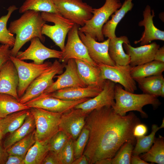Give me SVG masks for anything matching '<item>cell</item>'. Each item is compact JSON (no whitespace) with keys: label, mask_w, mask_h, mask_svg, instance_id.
<instances>
[{"label":"cell","mask_w":164,"mask_h":164,"mask_svg":"<svg viewBox=\"0 0 164 164\" xmlns=\"http://www.w3.org/2000/svg\"><path fill=\"white\" fill-rule=\"evenodd\" d=\"M141 123L133 112L124 116L117 113L111 106L95 109L87 116L85 126L89 136L83 155L90 164L113 158L126 142H135V126Z\"/></svg>","instance_id":"6da1fadb"},{"label":"cell","mask_w":164,"mask_h":164,"mask_svg":"<svg viewBox=\"0 0 164 164\" xmlns=\"http://www.w3.org/2000/svg\"><path fill=\"white\" fill-rule=\"evenodd\" d=\"M18 19L11 22L8 28L12 33L16 34L14 45L11 50V55L16 56L23 46L35 37L44 42L45 38L41 33L42 28L46 22L40 12L28 10Z\"/></svg>","instance_id":"7a4b0ae2"},{"label":"cell","mask_w":164,"mask_h":164,"mask_svg":"<svg viewBox=\"0 0 164 164\" xmlns=\"http://www.w3.org/2000/svg\"><path fill=\"white\" fill-rule=\"evenodd\" d=\"M114 100L115 104L112 108L117 113L121 116L125 115L128 112L134 111L139 112L142 117L146 118L147 114L142 109L144 106L151 104L155 108L161 104L156 97L127 91L119 84H115Z\"/></svg>","instance_id":"3957f363"},{"label":"cell","mask_w":164,"mask_h":164,"mask_svg":"<svg viewBox=\"0 0 164 164\" xmlns=\"http://www.w3.org/2000/svg\"><path fill=\"white\" fill-rule=\"evenodd\" d=\"M122 5L120 0H105L101 7L93 8L92 17L86 22L83 26L80 27L78 31L88 34L98 42L103 41L104 37L102 32L103 26Z\"/></svg>","instance_id":"277c9868"},{"label":"cell","mask_w":164,"mask_h":164,"mask_svg":"<svg viewBox=\"0 0 164 164\" xmlns=\"http://www.w3.org/2000/svg\"><path fill=\"white\" fill-rule=\"evenodd\" d=\"M41 15L46 22H52L54 24L50 25L45 23L42 28V34L50 38L61 51H63L66 36L74 23L59 13L42 12Z\"/></svg>","instance_id":"5b68a950"},{"label":"cell","mask_w":164,"mask_h":164,"mask_svg":"<svg viewBox=\"0 0 164 164\" xmlns=\"http://www.w3.org/2000/svg\"><path fill=\"white\" fill-rule=\"evenodd\" d=\"M30 110L35 120L36 139L39 141H49L59 131L62 113L52 112L37 108H31Z\"/></svg>","instance_id":"8992f818"},{"label":"cell","mask_w":164,"mask_h":164,"mask_svg":"<svg viewBox=\"0 0 164 164\" xmlns=\"http://www.w3.org/2000/svg\"><path fill=\"white\" fill-rule=\"evenodd\" d=\"M58 13L79 26L93 16V8L82 0H53Z\"/></svg>","instance_id":"52a82bcc"},{"label":"cell","mask_w":164,"mask_h":164,"mask_svg":"<svg viewBox=\"0 0 164 164\" xmlns=\"http://www.w3.org/2000/svg\"><path fill=\"white\" fill-rule=\"evenodd\" d=\"M64 64L56 60L30 84L19 102L24 104L41 94L54 82L53 78L63 73Z\"/></svg>","instance_id":"ba28073f"},{"label":"cell","mask_w":164,"mask_h":164,"mask_svg":"<svg viewBox=\"0 0 164 164\" xmlns=\"http://www.w3.org/2000/svg\"><path fill=\"white\" fill-rule=\"evenodd\" d=\"M9 59L14 63L17 71L19 78L17 93L19 98L32 82L52 64L49 61L40 64L27 63L11 55Z\"/></svg>","instance_id":"9c48e42d"},{"label":"cell","mask_w":164,"mask_h":164,"mask_svg":"<svg viewBox=\"0 0 164 164\" xmlns=\"http://www.w3.org/2000/svg\"><path fill=\"white\" fill-rule=\"evenodd\" d=\"M79 27L74 24L68 32L67 42L59 61L64 64L70 59H78L97 66L98 65L90 57L86 46L80 38L78 33Z\"/></svg>","instance_id":"30bf717a"},{"label":"cell","mask_w":164,"mask_h":164,"mask_svg":"<svg viewBox=\"0 0 164 164\" xmlns=\"http://www.w3.org/2000/svg\"><path fill=\"white\" fill-rule=\"evenodd\" d=\"M102 79L109 80L123 86L126 91L134 93L137 89L136 82L132 78L131 71L132 67L129 64L113 66L98 65Z\"/></svg>","instance_id":"8fae6325"},{"label":"cell","mask_w":164,"mask_h":164,"mask_svg":"<svg viewBox=\"0 0 164 164\" xmlns=\"http://www.w3.org/2000/svg\"><path fill=\"white\" fill-rule=\"evenodd\" d=\"M89 98L69 101L51 97L48 94H41L24 104L30 108H39L52 112L63 113Z\"/></svg>","instance_id":"7c38bea8"},{"label":"cell","mask_w":164,"mask_h":164,"mask_svg":"<svg viewBox=\"0 0 164 164\" xmlns=\"http://www.w3.org/2000/svg\"><path fill=\"white\" fill-rule=\"evenodd\" d=\"M30 44L24 51H19L16 57L24 60H31L37 64L43 63L46 59L51 58L60 59L63 52L50 49L43 44L40 39L35 37L30 40Z\"/></svg>","instance_id":"4fadbf2b"},{"label":"cell","mask_w":164,"mask_h":164,"mask_svg":"<svg viewBox=\"0 0 164 164\" xmlns=\"http://www.w3.org/2000/svg\"><path fill=\"white\" fill-rule=\"evenodd\" d=\"M65 64L64 72L60 75H56L54 77L57 78V80L41 94H47L68 87H87L79 75L75 60L70 59Z\"/></svg>","instance_id":"5bb4252c"},{"label":"cell","mask_w":164,"mask_h":164,"mask_svg":"<svg viewBox=\"0 0 164 164\" xmlns=\"http://www.w3.org/2000/svg\"><path fill=\"white\" fill-rule=\"evenodd\" d=\"M78 34L86 46L91 58L97 65L104 64L113 66L116 64L111 59L108 53L110 39L103 42L97 41L89 35L78 31Z\"/></svg>","instance_id":"9a60e30c"},{"label":"cell","mask_w":164,"mask_h":164,"mask_svg":"<svg viewBox=\"0 0 164 164\" xmlns=\"http://www.w3.org/2000/svg\"><path fill=\"white\" fill-rule=\"evenodd\" d=\"M88 114L80 109L75 108L62 113L59 130L63 132L70 138L75 140L84 127Z\"/></svg>","instance_id":"2e32d148"},{"label":"cell","mask_w":164,"mask_h":164,"mask_svg":"<svg viewBox=\"0 0 164 164\" xmlns=\"http://www.w3.org/2000/svg\"><path fill=\"white\" fill-rule=\"evenodd\" d=\"M115 83L105 80L101 91L95 97L77 105L74 108L82 110L89 114L92 111L107 106L113 107L115 104L114 88Z\"/></svg>","instance_id":"e0dca14e"},{"label":"cell","mask_w":164,"mask_h":164,"mask_svg":"<svg viewBox=\"0 0 164 164\" xmlns=\"http://www.w3.org/2000/svg\"><path fill=\"white\" fill-rule=\"evenodd\" d=\"M143 19L140 21L138 25L144 26V30L140 39L135 41V44L140 43L141 45L149 44L152 41L155 40H164V31L160 30L154 25L153 18L155 13L149 5L146 6L143 12Z\"/></svg>","instance_id":"ac0fdd59"},{"label":"cell","mask_w":164,"mask_h":164,"mask_svg":"<svg viewBox=\"0 0 164 164\" xmlns=\"http://www.w3.org/2000/svg\"><path fill=\"white\" fill-rule=\"evenodd\" d=\"M123 46L126 53L130 56L129 65L132 67L154 60L155 53L160 47L155 42L136 47L127 43H123Z\"/></svg>","instance_id":"d6986e66"},{"label":"cell","mask_w":164,"mask_h":164,"mask_svg":"<svg viewBox=\"0 0 164 164\" xmlns=\"http://www.w3.org/2000/svg\"><path fill=\"white\" fill-rule=\"evenodd\" d=\"M19 78L16 68L9 59L3 65L0 71V93L11 95L18 101L17 93Z\"/></svg>","instance_id":"ffe728a7"},{"label":"cell","mask_w":164,"mask_h":164,"mask_svg":"<svg viewBox=\"0 0 164 164\" xmlns=\"http://www.w3.org/2000/svg\"><path fill=\"white\" fill-rule=\"evenodd\" d=\"M103 87V86L70 87L60 89L47 94L64 100L76 101L94 97L101 91Z\"/></svg>","instance_id":"44dd1931"},{"label":"cell","mask_w":164,"mask_h":164,"mask_svg":"<svg viewBox=\"0 0 164 164\" xmlns=\"http://www.w3.org/2000/svg\"><path fill=\"white\" fill-rule=\"evenodd\" d=\"M75 60L79 75L86 86H103L105 80L101 77L98 66H94L79 60Z\"/></svg>","instance_id":"7402d4cb"},{"label":"cell","mask_w":164,"mask_h":164,"mask_svg":"<svg viewBox=\"0 0 164 164\" xmlns=\"http://www.w3.org/2000/svg\"><path fill=\"white\" fill-rule=\"evenodd\" d=\"M124 43L130 44L128 38L125 36L110 39L109 54L116 65H127L129 64L130 57L124 50L123 46Z\"/></svg>","instance_id":"603a6c76"},{"label":"cell","mask_w":164,"mask_h":164,"mask_svg":"<svg viewBox=\"0 0 164 164\" xmlns=\"http://www.w3.org/2000/svg\"><path fill=\"white\" fill-rule=\"evenodd\" d=\"M132 1L125 0L121 7L111 15V19L103 25L102 32L104 37L110 39L117 37L115 34L116 27L127 13L133 8Z\"/></svg>","instance_id":"cb8c5ba5"},{"label":"cell","mask_w":164,"mask_h":164,"mask_svg":"<svg viewBox=\"0 0 164 164\" xmlns=\"http://www.w3.org/2000/svg\"><path fill=\"white\" fill-rule=\"evenodd\" d=\"M30 109L17 111L0 119V129L3 135L13 132L22 125L30 113Z\"/></svg>","instance_id":"d4e9b609"},{"label":"cell","mask_w":164,"mask_h":164,"mask_svg":"<svg viewBox=\"0 0 164 164\" xmlns=\"http://www.w3.org/2000/svg\"><path fill=\"white\" fill-rule=\"evenodd\" d=\"M35 128L34 118L30 112L22 125L14 132L10 133L5 138L3 143L4 148L6 150L15 143L32 132Z\"/></svg>","instance_id":"484cf974"},{"label":"cell","mask_w":164,"mask_h":164,"mask_svg":"<svg viewBox=\"0 0 164 164\" xmlns=\"http://www.w3.org/2000/svg\"><path fill=\"white\" fill-rule=\"evenodd\" d=\"M164 71V63L153 60L139 65L132 67L131 74L135 80L162 74Z\"/></svg>","instance_id":"4316f807"},{"label":"cell","mask_w":164,"mask_h":164,"mask_svg":"<svg viewBox=\"0 0 164 164\" xmlns=\"http://www.w3.org/2000/svg\"><path fill=\"white\" fill-rule=\"evenodd\" d=\"M50 151L49 141H36L27 152L24 158V164H42Z\"/></svg>","instance_id":"83f0119b"},{"label":"cell","mask_w":164,"mask_h":164,"mask_svg":"<svg viewBox=\"0 0 164 164\" xmlns=\"http://www.w3.org/2000/svg\"><path fill=\"white\" fill-rule=\"evenodd\" d=\"M143 93L157 97L160 96V91L164 83L162 74L135 80Z\"/></svg>","instance_id":"f1b7e54d"},{"label":"cell","mask_w":164,"mask_h":164,"mask_svg":"<svg viewBox=\"0 0 164 164\" xmlns=\"http://www.w3.org/2000/svg\"><path fill=\"white\" fill-rule=\"evenodd\" d=\"M30 108L13 96L0 93V119L12 113Z\"/></svg>","instance_id":"f546056e"},{"label":"cell","mask_w":164,"mask_h":164,"mask_svg":"<svg viewBox=\"0 0 164 164\" xmlns=\"http://www.w3.org/2000/svg\"><path fill=\"white\" fill-rule=\"evenodd\" d=\"M135 142L128 141L121 146L118 153L112 158L101 160L96 164H130Z\"/></svg>","instance_id":"4dcf8cb0"},{"label":"cell","mask_w":164,"mask_h":164,"mask_svg":"<svg viewBox=\"0 0 164 164\" xmlns=\"http://www.w3.org/2000/svg\"><path fill=\"white\" fill-rule=\"evenodd\" d=\"M153 145L140 158L147 162L164 164V138L161 135L155 138Z\"/></svg>","instance_id":"1f68e13d"},{"label":"cell","mask_w":164,"mask_h":164,"mask_svg":"<svg viewBox=\"0 0 164 164\" xmlns=\"http://www.w3.org/2000/svg\"><path fill=\"white\" fill-rule=\"evenodd\" d=\"M28 10L58 13L53 0H26L20 7L19 12L23 13Z\"/></svg>","instance_id":"d6a6232c"},{"label":"cell","mask_w":164,"mask_h":164,"mask_svg":"<svg viewBox=\"0 0 164 164\" xmlns=\"http://www.w3.org/2000/svg\"><path fill=\"white\" fill-rule=\"evenodd\" d=\"M36 139L35 129L10 146L6 150L7 152L9 155H17L25 158L29 150L35 142Z\"/></svg>","instance_id":"836d02e7"},{"label":"cell","mask_w":164,"mask_h":164,"mask_svg":"<svg viewBox=\"0 0 164 164\" xmlns=\"http://www.w3.org/2000/svg\"><path fill=\"white\" fill-rule=\"evenodd\" d=\"M18 8L14 5L10 6L7 9L8 13L0 18V43L7 44L12 47L15 44V37L14 34L11 33L7 27L8 21L12 13Z\"/></svg>","instance_id":"e575fe53"},{"label":"cell","mask_w":164,"mask_h":164,"mask_svg":"<svg viewBox=\"0 0 164 164\" xmlns=\"http://www.w3.org/2000/svg\"><path fill=\"white\" fill-rule=\"evenodd\" d=\"M160 129L156 125L153 124L149 135L136 138V144L133 150L132 155H139L142 153L148 151L154 142L156 132Z\"/></svg>","instance_id":"d590c367"},{"label":"cell","mask_w":164,"mask_h":164,"mask_svg":"<svg viewBox=\"0 0 164 164\" xmlns=\"http://www.w3.org/2000/svg\"><path fill=\"white\" fill-rule=\"evenodd\" d=\"M89 132L88 129L84 126L77 138L73 140L74 159L83 154L88 141Z\"/></svg>","instance_id":"8d00e7d4"},{"label":"cell","mask_w":164,"mask_h":164,"mask_svg":"<svg viewBox=\"0 0 164 164\" xmlns=\"http://www.w3.org/2000/svg\"><path fill=\"white\" fill-rule=\"evenodd\" d=\"M70 138L63 132L59 130L49 141L50 151L58 154Z\"/></svg>","instance_id":"74e56055"},{"label":"cell","mask_w":164,"mask_h":164,"mask_svg":"<svg viewBox=\"0 0 164 164\" xmlns=\"http://www.w3.org/2000/svg\"><path fill=\"white\" fill-rule=\"evenodd\" d=\"M60 164H72L74 160L73 140L70 138L58 154Z\"/></svg>","instance_id":"f35d334b"},{"label":"cell","mask_w":164,"mask_h":164,"mask_svg":"<svg viewBox=\"0 0 164 164\" xmlns=\"http://www.w3.org/2000/svg\"><path fill=\"white\" fill-rule=\"evenodd\" d=\"M10 48V46L7 44H2L0 47V71L4 63L9 59Z\"/></svg>","instance_id":"ab89813d"},{"label":"cell","mask_w":164,"mask_h":164,"mask_svg":"<svg viewBox=\"0 0 164 164\" xmlns=\"http://www.w3.org/2000/svg\"><path fill=\"white\" fill-rule=\"evenodd\" d=\"M42 164H60L58 154L49 151L44 159Z\"/></svg>","instance_id":"60d3db41"},{"label":"cell","mask_w":164,"mask_h":164,"mask_svg":"<svg viewBox=\"0 0 164 164\" xmlns=\"http://www.w3.org/2000/svg\"><path fill=\"white\" fill-rule=\"evenodd\" d=\"M148 132V128L144 124L138 123L134 127L133 130V135L136 138L145 135Z\"/></svg>","instance_id":"b9f144b4"},{"label":"cell","mask_w":164,"mask_h":164,"mask_svg":"<svg viewBox=\"0 0 164 164\" xmlns=\"http://www.w3.org/2000/svg\"><path fill=\"white\" fill-rule=\"evenodd\" d=\"M25 158L14 155H9L5 164H24Z\"/></svg>","instance_id":"7bdbcfd3"},{"label":"cell","mask_w":164,"mask_h":164,"mask_svg":"<svg viewBox=\"0 0 164 164\" xmlns=\"http://www.w3.org/2000/svg\"><path fill=\"white\" fill-rule=\"evenodd\" d=\"M9 154L3 147L0 140V164H5Z\"/></svg>","instance_id":"ee69618b"},{"label":"cell","mask_w":164,"mask_h":164,"mask_svg":"<svg viewBox=\"0 0 164 164\" xmlns=\"http://www.w3.org/2000/svg\"><path fill=\"white\" fill-rule=\"evenodd\" d=\"M154 60L164 63V47H159L155 53Z\"/></svg>","instance_id":"f6af8a7d"},{"label":"cell","mask_w":164,"mask_h":164,"mask_svg":"<svg viewBox=\"0 0 164 164\" xmlns=\"http://www.w3.org/2000/svg\"><path fill=\"white\" fill-rule=\"evenodd\" d=\"M131 164H149V163L142 159L139 155H132L130 161Z\"/></svg>","instance_id":"bcb514c9"},{"label":"cell","mask_w":164,"mask_h":164,"mask_svg":"<svg viewBox=\"0 0 164 164\" xmlns=\"http://www.w3.org/2000/svg\"><path fill=\"white\" fill-rule=\"evenodd\" d=\"M88 161L86 156L83 155L80 157L75 159L72 164H88Z\"/></svg>","instance_id":"7dc6e473"},{"label":"cell","mask_w":164,"mask_h":164,"mask_svg":"<svg viewBox=\"0 0 164 164\" xmlns=\"http://www.w3.org/2000/svg\"><path fill=\"white\" fill-rule=\"evenodd\" d=\"M160 96L164 97V83L162 85L160 91Z\"/></svg>","instance_id":"c3c4849f"},{"label":"cell","mask_w":164,"mask_h":164,"mask_svg":"<svg viewBox=\"0 0 164 164\" xmlns=\"http://www.w3.org/2000/svg\"><path fill=\"white\" fill-rule=\"evenodd\" d=\"M160 128H164V119H163L162 121V123L160 125V126L159 127Z\"/></svg>","instance_id":"681fc988"},{"label":"cell","mask_w":164,"mask_h":164,"mask_svg":"<svg viewBox=\"0 0 164 164\" xmlns=\"http://www.w3.org/2000/svg\"><path fill=\"white\" fill-rule=\"evenodd\" d=\"M3 136L4 135L2 134L1 131L0 129V140H1L2 139Z\"/></svg>","instance_id":"f907efd6"},{"label":"cell","mask_w":164,"mask_h":164,"mask_svg":"<svg viewBox=\"0 0 164 164\" xmlns=\"http://www.w3.org/2000/svg\"><path fill=\"white\" fill-rule=\"evenodd\" d=\"M1 46V45H0V47Z\"/></svg>","instance_id":"816d5d0a"}]
</instances>
